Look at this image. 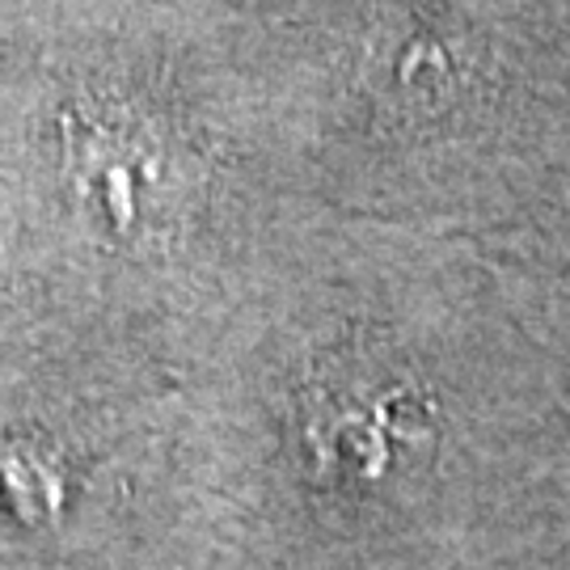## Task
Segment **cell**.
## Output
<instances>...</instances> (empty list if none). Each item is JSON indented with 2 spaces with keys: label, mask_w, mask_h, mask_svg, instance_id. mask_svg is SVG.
Segmentation results:
<instances>
[{
  "label": "cell",
  "mask_w": 570,
  "mask_h": 570,
  "mask_svg": "<svg viewBox=\"0 0 570 570\" xmlns=\"http://www.w3.org/2000/svg\"><path fill=\"white\" fill-rule=\"evenodd\" d=\"M296 431L305 469L322 487L376 494L428 465L435 406L406 372L343 360L305 385Z\"/></svg>",
  "instance_id": "obj_1"
}]
</instances>
